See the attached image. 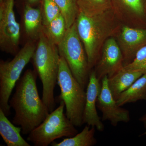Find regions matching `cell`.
Listing matches in <instances>:
<instances>
[{
	"instance_id": "obj_1",
	"label": "cell",
	"mask_w": 146,
	"mask_h": 146,
	"mask_svg": "<svg viewBox=\"0 0 146 146\" xmlns=\"http://www.w3.org/2000/svg\"><path fill=\"white\" fill-rule=\"evenodd\" d=\"M37 76L34 70H27L17 82L15 93L9 100L11 108L15 112L12 123L21 127L24 135H28L50 113L39 97Z\"/></svg>"
},
{
	"instance_id": "obj_2",
	"label": "cell",
	"mask_w": 146,
	"mask_h": 146,
	"mask_svg": "<svg viewBox=\"0 0 146 146\" xmlns=\"http://www.w3.org/2000/svg\"><path fill=\"white\" fill-rule=\"evenodd\" d=\"M75 23L92 70L99 60L105 42L114 36L122 23L111 8L92 16L79 11Z\"/></svg>"
},
{
	"instance_id": "obj_3",
	"label": "cell",
	"mask_w": 146,
	"mask_h": 146,
	"mask_svg": "<svg viewBox=\"0 0 146 146\" xmlns=\"http://www.w3.org/2000/svg\"><path fill=\"white\" fill-rule=\"evenodd\" d=\"M60 58L58 47L50 41L42 32L31 60L42 84V99L50 112H52L56 106L54 91L57 84Z\"/></svg>"
},
{
	"instance_id": "obj_4",
	"label": "cell",
	"mask_w": 146,
	"mask_h": 146,
	"mask_svg": "<svg viewBox=\"0 0 146 146\" xmlns=\"http://www.w3.org/2000/svg\"><path fill=\"white\" fill-rule=\"evenodd\" d=\"M57 84L60 89L58 99L65 104L66 116L76 127L81 126L86 92L73 76L65 58L60 56Z\"/></svg>"
},
{
	"instance_id": "obj_5",
	"label": "cell",
	"mask_w": 146,
	"mask_h": 146,
	"mask_svg": "<svg viewBox=\"0 0 146 146\" xmlns=\"http://www.w3.org/2000/svg\"><path fill=\"white\" fill-rule=\"evenodd\" d=\"M36 43L27 42L13 59L0 61V109L7 117L11 114V96L22 72L33 57Z\"/></svg>"
},
{
	"instance_id": "obj_6",
	"label": "cell",
	"mask_w": 146,
	"mask_h": 146,
	"mask_svg": "<svg viewBox=\"0 0 146 146\" xmlns=\"http://www.w3.org/2000/svg\"><path fill=\"white\" fill-rule=\"evenodd\" d=\"M65 104L50 112L45 119L28 134L27 141L35 146H48L59 138L73 137L78 133L76 126L64 113Z\"/></svg>"
},
{
	"instance_id": "obj_7",
	"label": "cell",
	"mask_w": 146,
	"mask_h": 146,
	"mask_svg": "<svg viewBox=\"0 0 146 146\" xmlns=\"http://www.w3.org/2000/svg\"><path fill=\"white\" fill-rule=\"evenodd\" d=\"M58 47L60 56L65 58L75 78L84 89L86 88L91 70L75 22L68 29L64 39Z\"/></svg>"
},
{
	"instance_id": "obj_8",
	"label": "cell",
	"mask_w": 146,
	"mask_h": 146,
	"mask_svg": "<svg viewBox=\"0 0 146 146\" xmlns=\"http://www.w3.org/2000/svg\"><path fill=\"white\" fill-rule=\"evenodd\" d=\"M15 0H3L0 3V49L15 56L19 51L21 25L16 20Z\"/></svg>"
},
{
	"instance_id": "obj_9",
	"label": "cell",
	"mask_w": 146,
	"mask_h": 146,
	"mask_svg": "<svg viewBox=\"0 0 146 146\" xmlns=\"http://www.w3.org/2000/svg\"><path fill=\"white\" fill-rule=\"evenodd\" d=\"M113 37L122 53L125 67L131 63L138 52L146 46V28L132 27L122 23Z\"/></svg>"
},
{
	"instance_id": "obj_10",
	"label": "cell",
	"mask_w": 146,
	"mask_h": 146,
	"mask_svg": "<svg viewBox=\"0 0 146 146\" xmlns=\"http://www.w3.org/2000/svg\"><path fill=\"white\" fill-rule=\"evenodd\" d=\"M123 68L121 49L114 37H109L103 46L99 60L93 69L97 78L101 81L104 77H111Z\"/></svg>"
},
{
	"instance_id": "obj_11",
	"label": "cell",
	"mask_w": 146,
	"mask_h": 146,
	"mask_svg": "<svg viewBox=\"0 0 146 146\" xmlns=\"http://www.w3.org/2000/svg\"><path fill=\"white\" fill-rule=\"evenodd\" d=\"M120 22L132 27L146 28V0H111Z\"/></svg>"
},
{
	"instance_id": "obj_12",
	"label": "cell",
	"mask_w": 146,
	"mask_h": 146,
	"mask_svg": "<svg viewBox=\"0 0 146 146\" xmlns=\"http://www.w3.org/2000/svg\"><path fill=\"white\" fill-rule=\"evenodd\" d=\"M101 82V90L98 97L97 106L102 112V121H109L114 126L119 123L129 122V111L118 105L108 87V77H104Z\"/></svg>"
},
{
	"instance_id": "obj_13",
	"label": "cell",
	"mask_w": 146,
	"mask_h": 146,
	"mask_svg": "<svg viewBox=\"0 0 146 146\" xmlns=\"http://www.w3.org/2000/svg\"><path fill=\"white\" fill-rule=\"evenodd\" d=\"M101 88V81L97 78L95 71L92 69L86 87V102L82 121L83 124H86L90 126L94 127L100 131H103L104 129V125L97 111V100Z\"/></svg>"
},
{
	"instance_id": "obj_14",
	"label": "cell",
	"mask_w": 146,
	"mask_h": 146,
	"mask_svg": "<svg viewBox=\"0 0 146 146\" xmlns=\"http://www.w3.org/2000/svg\"><path fill=\"white\" fill-rule=\"evenodd\" d=\"M23 7L21 34L26 39V42H37L43 27L41 9L39 7L28 5L23 6Z\"/></svg>"
},
{
	"instance_id": "obj_15",
	"label": "cell",
	"mask_w": 146,
	"mask_h": 146,
	"mask_svg": "<svg viewBox=\"0 0 146 146\" xmlns=\"http://www.w3.org/2000/svg\"><path fill=\"white\" fill-rule=\"evenodd\" d=\"M143 74L138 71L124 68L111 77L108 78V85L113 97L117 100L123 92L129 87Z\"/></svg>"
},
{
	"instance_id": "obj_16",
	"label": "cell",
	"mask_w": 146,
	"mask_h": 146,
	"mask_svg": "<svg viewBox=\"0 0 146 146\" xmlns=\"http://www.w3.org/2000/svg\"><path fill=\"white\" fill-rule=\"evenodd\" d=\"M0 109V134L7 146H31L21 135L22 128L15 126Z\"/></svg>"
},
{
	"instance_id": "obj_17",
	"label": "cell",
	"mask_w": 146,
	"mask_h": 146,
	"mask_svg": "<svg viewBox=\"0 0 146 146\" xmlns=\"http://www.w3.org/2000/svg\"><path fill=\"white\" fill-rule=\"evenodd\" d=\"M146 100V74H143L125 91L117 100L120 106L139 100Z\"/></svg>"
},
{
	"instance_id": "obj_18",
	"label": "cell",
	"mask_w": 146,
	"mask_h": 146,
	"mask_svg": "<svg viewBox=\"0 0 146 146\" xmlns=\"http://www.w3.org/2000/svg\"><path fill=\"white\" fill-rule=\"evenodd\" d=\"M96 127L86 125L80 133L73 137L64 138L60 142H53L52 146H92L96 145Z\"/></svg>"
},
{
	"instance_id": "obj_19",
	"label": "cell",
	"mask_w": 146,
	"mask_h": 146,
	"mask_svg": "<svg viewBox=\"0 0 146 146\" xmlns=\"http://www.w3.org/2000/svg\"><path fill=\"white\" fill-rule=\"evenodd\" d=\"M68 29L65 18L61 13L43 26L42 32L50 41L58 46L64 39Z\"/></svg>"
},
{
	"instance_id": "obj_20",
	"label": "cell",
	"mask_w": 146,
	"mask_h": 146,
	"mask_svg": "<svg viewBox=\"0 0 146 146\" xmlns=\"http://www.w3.org/2000/svg\"><path fill=\"white\" fill-rule=\"evenodd\" d=\"M79 11L88 16L98 14L112 8L111 0H78Z\"/></svg>"
},
{
	"instance_id": "obj_21",
	"label": "cell",
	"mask_w": 146,
	"mask_h": 146,
	"mask_svg": "<svg viewBox=\"0 0 146 146\" xmlns=\"http://www.w3.org/2000/svg\"><path fill=\"white\" fill-rule=\"evenodd\" d=\"M65 18L68 29L75 22L79 12L78 0H54Z\"/></svg>"
},
{
	"instance_id": "obj_22",
	"label": "cell",
	"mask_w": 146,
	"mask_h": 146,
	"mask_svg": "<svg viewBox=\"0 0 146 146\" xmlns=\"http://www.w3.org/2000/svg\"><path fill=\"white\" fill-rule=\"evenodd\" d=\"M43 18V26L61 14V11L54 0H42L39 5Z\"/></svg>"
},
{
	"instance_id": "obj_23",
	"label": "cell",
	"mask_w": 146,
	"mask_h": 146,
	"mask_svg": "<svg viewBox=\"0 0 146 146\" xmlns=\"http://www.w3.org/2000/svg\"><path fill=\"white\" fill-rule=\"evenodd\" d=\"M124 68L128 70L138 71L143 74H146V46L138 52L131 63Z\"/></svg>"
},
{
	"instance_id": "obj_24",
	"label": "cell",
	"mask_w": 146,
	"mask_h": 146,
	"mask_svg": "<svg viewBox=\"0 0 146 146\" xmlns=\"http://www.w3.org/2000/svg\"><path fill=\"white\" fill-rule=\"evenodd\" d=\"M42 0H21L23 6L28 5L36 7L40 5Z\"/></svg>"
},
{
	"instance_id": "obj_25",
	"label": "cell",
	"mask_w": 146,
	"mask_h": 146,
	"mask_svg": "<svg viewBox=\"0 0 146 146\" xmlns=\"http://www.w3.org/2000/svg\"><path fill=\"white\" fill-rule=\"evenodd\" d=\"M140 120L143 123L145 128L146 129V114L140 118Z\"/></svg>"
},
{
	"instance_id": "obj_26",
	"label": "cell",
	"mask_w": 146,
	"mask_h": 146,
	"mask_svg": "<svg viewBox=\"0 0 146 146\" xmlns=\"http://www.w3.org/2000/svg\"><path fill=\"white\" fill-rule=\"evenodd\" d=\"M3 1V0H0V3H1Z\"/></svg>"
}]
</instances>
